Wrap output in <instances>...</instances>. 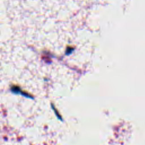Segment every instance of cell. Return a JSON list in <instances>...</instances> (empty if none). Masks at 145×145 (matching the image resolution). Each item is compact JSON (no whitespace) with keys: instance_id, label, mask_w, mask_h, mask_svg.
Listing matches in <instances>:
<instances>
[]
</instances>
